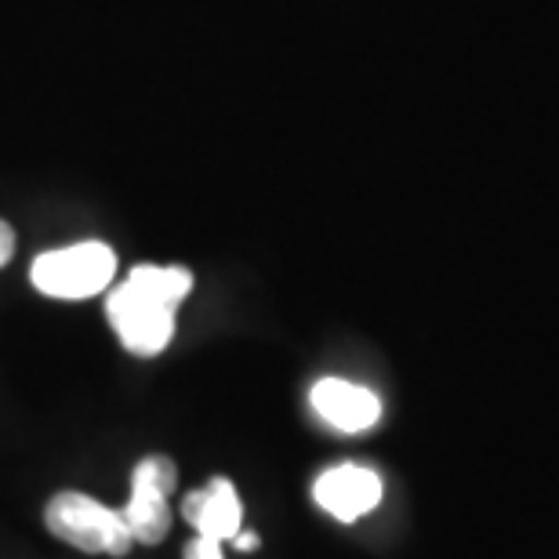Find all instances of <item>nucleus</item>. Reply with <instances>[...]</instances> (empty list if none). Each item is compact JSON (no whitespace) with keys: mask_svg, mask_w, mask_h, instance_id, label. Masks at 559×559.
<instances>
[{"mask_svg":"<svg viewBox=\"0 0 559 559\" xmlns=\"http://www.w3.org/2000/svg\"><path fill=\"white\" fill-rule=\"evenodd\" d=\"M193 290V273L182 265H139L106 298L109 323L128 353L156 356L175 338V312Z\"/></svg>","mask_w":559,"mask_h":559,"instance_id":"obj_1","label":"nucleus"},{"mask_svg":"<svg viewBox=\"0 0 559 559\" xmlns=\"http://www.w3.org/2000/svg\"><path fill=\"white\" fill-rule=\"evenodd\" d=\"M117 273V254L109 243L98 240H84V243H70V248L59 251H44L37 262H33V287L48 298H62V301H81L92 295H103V290L114 284Z\"/></svg>","mask_w":559,"mask_h":559,"instance_id":"obj_2","label":"nucleus"},{"mask_svg":"<svg viewBox=\"0 0 559 559\" xmlns=\"http://www.w3.org/2000/svg\"><path fill=\"white\" fill-rule=\"evenodd\" d=\"M44 523L55 538H62L73 549L84 552H103V556H124L135 538H131L124 512L120 509H106L98 506L95 498L76 495V490H66V495H55L44 509Z\"/></svg>","mask_w":559,"mask_h":559,"instance_id":"obj_3","label":"nucleus"},{"mask_svg":"<svg viewBox=\"0 0 559 559\" xmlns=\"http://www.w3.org/2000/svg\"><path fill=\"white\" fill-rule=\"evenodd\" d=\"M178 484L175 462L164 454L142 457L131 473V498L124 512V523L131 531V538L142 545H156L164 542V534L171 531V509H167V498Z\"/></svg>","mask_w":559,"mask_h":559,"instance_id":"obj_4","label":"nucleus"},{"mask_svg":"<svg viewBox=\"0 0 559 559\" xmlns=\"http://www.w3.org/2000/svg\"><path fill=\"white\" fill-rule=\"evenodd\" d=\"M312 498H317V506L328 516H334L338 523H353L382 501V476L374 468L353 462L334 465L312 484Z\"/></svg>","mask_w":559,"mask_h":559,"instance_id":"obj_5","label":"nucleus"},{"mask_svg":"<svg viewBox=\"0 0 559 559\" xmlns=\"http://www.w3.org/2000/svg\"><path fill=\"white\" fill-rule=\"evenodd\" d=\"M309 404L320 421L338 432H367L382 418V400L371 389L345 382V378H320L309 393Z\"/></svg>","mask_w":559,"mask_h":559,"instance_id":"obj_6","label":"nucleus"},{"mask_svg":"<svg viewBox=\"0 0 559 559\" xmlns=\"http://www.w3.org/2000/svg\"><path fill=\"white\" fill-rule=\"evenodd\" d=\"M182 516L193 523L200 538H211V542H233L240 534V523H243V506L237 498V487L229 479H211L204 490H193L182 506Z\"/></svg>","mask_w":559,"mask_h":559,"instance_id":"obj_7","label":"nucleus"},{"mask_svg":"<svg viewBox=\"0 0 559 559\" xmlns=\"http://www.w3.org/2000/svg\"><path fill=\"white\" fill-rule=\"evenodd\" d=\"M186 559H226L222 556V542H211V538H197L186 545Z\"/></svg>","mask_w":559,"mask_h":559,"instance_id":"obj_8","label":"nucleus"},{"mask_svg":"<svg viewBox=\"0 0 559 559\" xmlns=\"http://www.w3.org/2000/svg\"><path fill=\"white\" fill-rule=\"evenodd\" d=\"M11 254H15V229L8 222H0V265H8Z\"/></svg>","mask_w":559,"mask_h":559,"instance_id":"obj_9","label":"nucleus"},{"mask_svg":"<svg viewBox=\"0 0 559 559\" xmlns=\"http://www.w3.org/2000/svg\"><path fill=\"white\" fill-rule=\"evenodd\" d=\"M233 545H237V549H259V538L248 534V531H240L237 538H233Z\"/></svg>","mask_w":559,"mask_h":559,"instance_id":"obj_10","label":"nucleus"}]
</instances>
